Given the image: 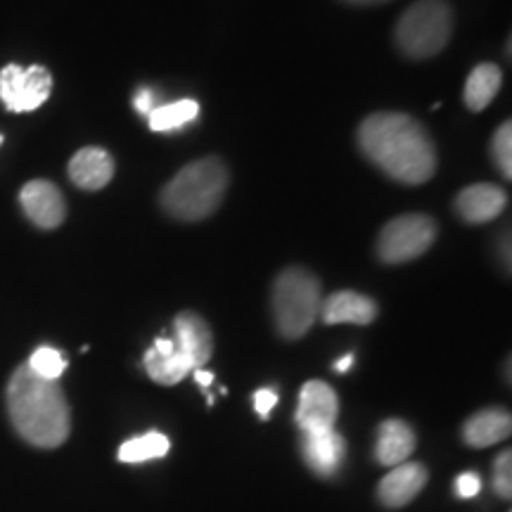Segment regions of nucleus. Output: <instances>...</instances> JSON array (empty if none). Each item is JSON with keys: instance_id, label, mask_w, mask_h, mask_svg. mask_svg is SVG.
Here are the masks:
<instances>
[{"instance_id": "412c9836", "label": "nucleus", "mask_w": 512, "mask_h": 512, "mask_svg": "<svg viewBox=\"0 0 512 512\" xmlns=\"http://www.w3.org/2000/svg\"><path fill=\"white\" fill-rule=\"evenodd\" d=\"M169 439L162 432H147L143 437H133L121 444V463H147V460L164 458L169 453Z\"/></svg>"}, {"instance_id": "bb28decb", "label": "nucleus", "mask_w": 512, "mask_h": 512, "mask_svg": "<svg viewBox=\"0 0 512 512\" xmlns=\"http://www.w3.org/2000/svg\"><path fill=\"white\" fill-rule=\"evenodd\" d=\"M456 489L460 498H475L479 491H482V479L472 475V472H465V475L458 477Z\"/></svg>"}, {"instance_id": "ddd939ff", "label": "nucleus", "mask_w": 512, "mask_h": 512, "mask_svg": "<svg viewBox=\"0 0 512 512\" xmlns=\"http://www.w3.org/2000/svg\"><path fill=\"white\" fill-rule=\"evenodd\" d=\"M143 366L152 380L157 384H166V387L185 380L195 370V366L188 361V356L176 347L174 339L166 337L155 339V347L145 354Z\"/></svg>"}, {"instance_id": "a878e982", "label": "nucleus", "mask_w": 512, "mask_h": 512, "mask_svg": "<svg viewBox=\"0 0 512 512\" xmlns=\"http://www.w3.org/2000/svg\"><path fill=\"white\" fill-rule=\"evenodd\" d=\"M133 107H136V112L143 114V117H150V112L159 107L155 91H152V88H138L136 98H133Z\"/></svg>"}, {"instance_id": "dca6fc26", "label": "nucleus", "mask_w": 512, "mask_h": 512, "mask_svg": "<svg viewBox=\"0 0 512 512\" xmlns=\"http://www.w3.org/2000/svg\"><path fill=\"white\" fill-rule=\"evenodd\" d=\"M427 484V470L420 463H406L389 472L380 482V501L384 508H403L420 494Z\"/></svg>"}, {"instance_id": "9d476101", "label": "nucleus", "mask_w": 512, "mask_h": 512, "mask_svg": "<svg viewBox=\"0 0 512 512\" xmlns=\"http://www.w3.org/2000/svg\"><path fill=\"white\" fill-rule=\"evenodd\" d=\"M508 207V195L494 183H475L460 190L456 197L458 216L467 223H489Z\"/></svg>"}, {"instance_id": "4468645a", "label": "nucleus", "mask_w": 512, "mask_h": 512, "mask_svg": "<svg viewBox=\"0 0 512 512\" xmlns=\"http://www.w3.org/2000/svg\"><path fill=\"white\" fill-rule=\"evenodd\" d=\"M69 178L81 190H102L114 178V159L102 147H83L67 166Z\"/></svg>"}, {"instance_id": "423d86ee", "label": "nucleus", "mask_w": 512, "mask_h": 512, "mask_svg": "<svg viewBox=\"0 0 512 512\" xmlns=\"http://www.w3.org/2000/svg\"><path fill=\"white\" fill-rule=\"evenodd\" d=\"M437 223L425 214L396 216L377 238V256L384 264H406L422 256L437 240Z\"/></svg>"}, {"instance_id": "aec40b11", "label": "nucleus", "mask_w": 512, "mask_h": 512, "mask_svg": "<svg viewBox=\"0 0 512 512\" xmlns=\"http://www.w3.org/2000/svg\"><path fill=\"white\" fill-rule=\"evenodd\" d=\"M197 117H200V105L195 100L185 98L176 102H166V105H159L150 112V128L157 133H171L181 131L188 124H192Z\"/></svg>"}, {"instance_id": "cd10ccee", "label": "nucleus", "mask_w": 512, "mask_h": 512, "mask_svg": "<svg viewBox=\"0 0 512 512\" xmlns=\"http://www.w3.org/2000/svg\"><path fill=\"white\" fill-rule=\"evenodd\" d=\"M192 375H195V382L200 384V387H204V389H207L209 384L214 382V373H209V370H204V368L192 370Z\"/></svg>"}, {"instance_id": "f03ea898", "label": "nucleus", "mask_w": 512, "mask_h": 512, "mask_svg": "<svg viewBox=\"0 0 512 512\" xmlns=\"http://www.w3.org/2000/svg\"><path fill=\"white\" fill-rule=\"evenodd\" d=\"M5 403L12 427L36 448H57L72 432V411L60 382L43 380L27 363L12 373Z\"/></svg>"}, {"instance_id": "2eb2a0df", "label": "nucleus", "mask_w": 512, "mask_h": 512, "mask_svg": "<svg viewBox=\"0 0 512 512\" xmlns=\"http://www.w3.org/2000/svg\"><path fill=\"white\" fill-rule=\"evenodd\" d=\"M320 318L328 325H370L377 318V304L370 297H366V294L351 290L335 292L320 304Z\"/></svg>"}, {"instance_id": "f8f14e48", "label": "nucleus", "mask_w": 512, "mask_h": 512, "mask_svg": "<svg viewBox=\"0 0 512 512\" xmlns=\"http://www.w3.org/2000/svg\"><path fill=\"white\" fill-rule=\"evenodd\" d=\"M174 332V344L188 356L195 370L204 368V363L214 354V337H211L207 320L192 311L178 313L174 320Z\"/></svg>"}, {"instance_id": "a211bd4d", "label": "nucleus", "mask_w": 512, "mask_h": 512, "mask_svg": "<svg viewBox=\"0 0 512 512\" xmlns=\"http://www.w3.org/2000/svg\"><path fill=\"white\" fill-rule=\"evenodd\" d=\"M415 451V434L403 420H387L377 430L375 453L382 465H401Z\"/></svg>"}, {"instance_id": "6e6552de", "label": "nucleus", "mask_w": 512, "mask_h": 512, "mask_svg": "<svg viewBox=\"0 0 512 512\" xmlns=\"http://www.w3.org/2000/svg\"><path fill=\"white\" fill-rule=\"evenodd\" d=\"M19 204L27 219L43 230L60 228L67 219V202L53 181H29L19 192Z\"/></svg>"}, {"instance_id": "7c9ffc66", "label": "nucleus", "mask_w": 512, "mask_h": 512, "mask_svg": "<svg viewBox=\"0 0 512 512\" xmlns=\"http://www.w3.org/2000/svg\"><path fill=\"white\" fill-rule=\"evenodd\" d=\"M0 145H3V136H0Z\"/></svg>"}, {"instance_id": "b1692460", "label": "nucleus", "mask_w": 512, "mask_h": 512, "mask_svg": "<svg viewBox=\"0 0 512 512\" xmlns=\"http://www.w3.org/2000/svg\"><path fill=\"white\" fill-rule=\"evenodd\" d=\"M512 456L510 451H503L501 456L496 458V467H494V486L496 494L503 498H510V489H512Z\"/></svg>"}, {"instance_id": "f3484780", "label": "nucleus", "mask_w": 512, "mask_h": 512, "mask_svg": "<svg viewBox=\"0 0 512 512\" xmlns=\"http://www.w3.org/2000/svg\"><path fill=\"white\" fill-rule=\"evenodd\" d=\"M512 430V418L503 408H486L472 415L463 427V439L472 448L494 446L498 441L508 439Z\"/></svg>"}, {"instance_id": "5701e85b", "label": "nucleus", "mask_w": 512, "mask_h": 512, "mask_svg": "<svg viewBox=\"0 0 512 512\" xmlns=\"http://www.w3.org/2000/svg\"><path fill=\"white\" fill-rule=\"evenodd\" d=\"M491 157L501 171L503 178H512V128L510 121L498 126V131L494 133V140H491Z\"/></svg>"}, {"instance_id": "9b49d317", "label": "nucleus", "mask_w": 512, "mask_h": 512, "mask_svg": "<svg viewBox=\"0 0 512 512\" xmlns=\"http://www.w3.org/2000/svg\"><path fill=\"white\" fill-rule=\"evenodd\" d=\"M302 456L306 465L320 477H332L344 463L347 444L342 434L335 430L328 432H304L302 434Z\"/></svg>"}, {"instance_id": "7ed1b4c3", "label": "nucleus", "mask_w": 512, "mask_h": 512, "mask_svg": "<svg viewBox=\"0 0 512 512\" xmlns=\"http://www.w3.org/2000/svg\"><path fill=\"white\" fill-rule=\"evenodd\" d=\"M230 174L219 157L183 166L162 190V207L178 221H202L221 207Z\"/></svg>"}, {"instance_id": "1a4fd4ad", "label": "nucleus", "mask_w": 512, "mask_h": 512, "mask_svg": "<svg viewBox=\"0 0 512 512\" xmlns=\"http://www.w3.org/2000/svg\"><path fill=\"white\" fill-rule=\"evenodd\" d=\"M339 413L337 394L330 384L313 380L306 382L299 394V408H297V425L304 432H328L335 430Z\"/></svg>"}, {"instance_id": "39448f33", "label": "nucleus", "mask_w": 512, "mask_h": 512, "mask_svg": "<svg viewBox=\"0 0 512 512\" xmlns=\"http://www.w3.org/2000/svg\"><path fill=\"white\" fill-rule=\"evenodd\" d=\"M453 12L446 0H418L396 22V46L406 57L427 60L451 41Z\"/></svg>"}, {"instance_id": "6ab92c4d", "label": "nucleus", "mask_w": 512, "mask_h": 512, "mask_svg": "<svg viewBox=\"0 0 512 512\" xmlns=\"http://www.w3.org/2000/svg\"><path fill=\"white\" fill-rule=\"evenodd\" d=\"M503 86V72L496 64L486 62L477 64L472 69V74L467 76L465 88H463V100L465 107H470L472 112H482L494 102V98Z\"/></svg>"}, {"instance_id": "0eeeda50", "label": "nucleus", "mask_w": 512, "mask_h": 512, "mask_svg": "<svg viewBox=\"0 0 512 512\" xmlns=\"http://www.w3.org/2000/svg\"><path fill=\"white\" fill-rule=\"evenodd\" d=\"M50 93H53V74L41 64L34 67L8 64L0 69V100L8 112H36L38 107L46 105Z\"/></svg>"}, {"instance_id": "4be33fe9", "label": "nucleus", "mask_w": 512, "mask_h": 512, "mask_svg": "<svg viewBox=\"0 0 512 512\" xmlns=\"http://www.w3.org/2000/svg\"><path fill=\"white\" fill-rule=\"evenodd\" d=\"M27 366L34 370L38 377H43V380L57 382L64 370H67V358H64L62 351H57L53 347H38L34 354H31Z\"/></svg>"}, {"instance_id": "20e7f679", "label": "nucleus", "mask_w": 512, "mask_h": 512, "mask_svg": "<svg viewBox=\"0 0 512 512\" xmlns=\"http://www.w3.org/2000/svg\"><path fill=\"white\" fill-rule=\"evenodd\" d=\"M273 318L275 328L285 339H299L313 328L320 316V283L306 268H285L273 283Z\"/></svg>"}, {"instance_id": "f257e3e1", "label": "nucleus", "mask_w": 512, "mask_h": 512, "mask_svg": "<svg viewBox=\"0 0 512 512\" xmlns=\"http://www.w3.org/2000/svg\"><path fill=\"white\" fill-rule=\"evenodd\" d=\"M358 147L394 181L427 183L437 171V150L425 126L401 112H377L358 126Z\"/></svg>"}, {"instance_id": "c85d7f7f", "label": "nucleus", "mask_w": 512, "mask_h": 512, "mask_svg": "<svg viewBox=\"0 0 512 512\" xmlns=\"http://www.w3.org/2000/svg\"><path fill=\"white\" fill-rule=\"evenodd\" d=\"M351 366H354V354H347V356H342L335 363V370H337V373H347Z\"/></svg>"}, {"instance_id": "393cba45", "label": "nucleus", "mask_w": 512, "mask_h": 512, "mask_svg": "<svg viewBox=\"0 0 512 512\" xmlns=\"http://www.w3.org/2000/svg\"><path fill=\"white\" fill-rule=\"evenodd\" d=\"M275 403H278V392L275 389H259V392H254V411L259 413V418L266 420L275 408Z\"/></svg>"}, {"instance_id": "c756f323", "label": "nucleus", "mask_w": 512, "mask_h": 512, "mask_svg": "<svg viewBox=\"0 0 512 512\" xmlns=\"http://www.w3.org/2000/svg\"><path fill=\"white\" fill-rule=\"evenodd\" d=\"M351 5H380V3H389V0H347Z\"/></svg>"}]
</instances>
